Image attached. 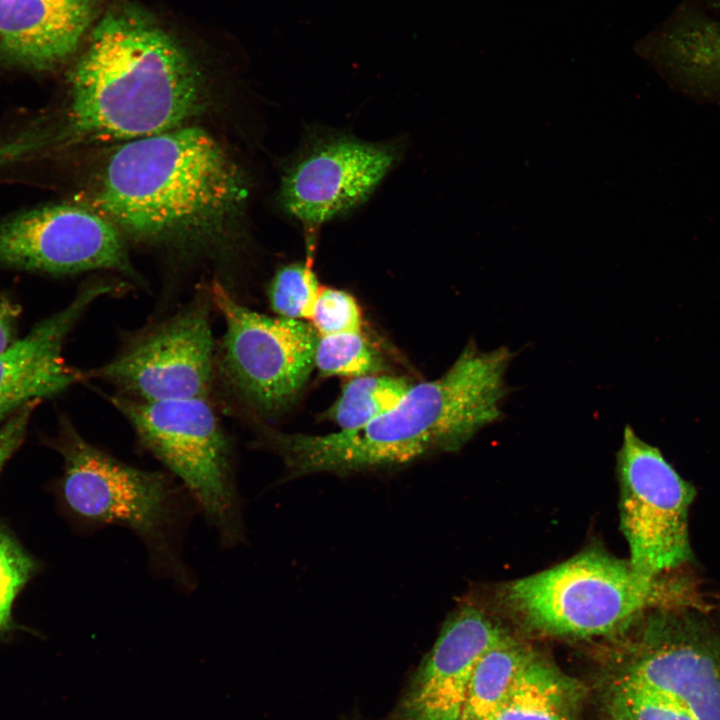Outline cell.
Masks as SVG:
<instances>
[{
	"label": "cell",
	"instance_id": "9",
	"mask_svg": "<svg viewBox=\"0 0 720 720\" xmlns=\"http://www.w3.org/2000/svg\"><path fill=\"white\" fill-rule=\"evenodd\" d=\"M616 459L620 528L629 561L651 575L673 572L692 561L688 515L695 487L630 425L624 428Z\"/></svg>",
	"mask_w": 720,
	"mask_h": 720
},
{
	"label": "cell",
	"instance_id": "25",
	"mask_svg": "<svg viewBox=\"0 0 720 720\" xmlns=\"http://www.w3.org/2000/svg\"><path fill=\"white\" fill-rule=\"evenodd\" d=\"M41 400H33L11 414L0 425V472L22 445L31 415Z\"/></svg>",
	"mask_w": 720,
	"mask_h": 720
},
{
	"label": "cell",
	"instance_id": "7",
	"mask_svg": "<svg viewBox=\"0 0 720 720\" xmlns=\"http://www.w3.org/2000/svg\"><path fill=\"white\" fill-rule=\"evenodd\" d=\"M210 293L225 321L216 353L225 388L258 419L287 412L315 368L319 334L303 320L271 317L241 305L218 283Z\"/></svg>",
	"mask_w": 720,
	"mask_h": 720
},
{
	"label": "cell",
	"instance_id": "19",
	"mask_svg": "<svg viewBox=\"0 0 720 720\" xmlns=\"http://www.w3.org/2000/svg\"><path fill=\"white\" fill-rule=\"evenodd\" d=\"M412 384L403 378L371 374L351 378L326 416L340 430L361 428L393 409Z\"/></svg>",
	"mask_w": 720,
	"mask_h": 720
},
{
	"label": "cell",
	"instance_id": "5",
	"mask_svg": "<svg viewBox=\"0 0 720 720\" xmlns=\"http://www.w3.org/2000/svg\"><path fill=\"white\" fill-rule=\"evenodd\" d=\"M502 601L529 632L576 639L624 634L653 609L705 610L689 578L644 573L600 548L512 581Z\"/></svg>",
	"mask_w": 720,
	"mask_h": 720
},
{
	"label": "cell",
	"instance_id": "16",
	"mask_svg": "<svg viewBox=\"0 0 720 720\" xmlns=\"http://www.w3.org/2000/svg\"><path fill=\"white\" fill-rule=\"evenodd\" d=\"M645 47L674 89L698 102L720 104V22L695 0L683 2Z\"/></svg>",
	"mask_w": 720,
	"mask_h": 720
},
{
	"label": "cell",
	"instance_id": "22",
	"mask_svg": "<svg viewBox=\"0 0 720 720\" xmlns=\"http://www.w3.org/2000/svg\"><path fill=\"white\" fill-rule=\"evenodd\" d=\"M320 290L311 261L282 266L268 288L271 309L277 316L290 319H311Z\"/></svg>",
	"mask_w": 720,
	"mask_h": 720
},
{
	"label": "cell",
	"instance_id": "10",
	"mask_svg": "<svg viewBox=\"0 0 720 720\" xmlns=\"http://www.w3.org/2000/svg\"><path fill=\"white\" fill-rule=\"evenodd\" d=\"M696 608H661L632 626L624 676L697 720H720V636Z\"/></svg>",
	"mask_w": 720,
	"mask_h": 720
},
{
	"label": "cell",
	"instance_id": "18",
	"mask_svg": "<svg viewBox=\"0 0 720 720\" xmlns=\"http://www.w3.org/2000/svg\"><path fill=\"white\" fill-rule=\"evenodd\" d=\"M535 651L508 632L480 658L460 720H492Z\"/></svg>",
	"mask_w": 720,
	"mask_h": 720
},
{
	"label": "cell",
	"instance_id": "13",
	"mask_svg": "<svg viewBox=\"0 0 720 720\" xmlns=\"http://www.w3.org/2000/svg\"><path fill=\"white\" fill-rule=\"evenodd\" d=\"M506 633L475 603L457 606L413 674L396 720H460L478 661Z\"/></svg>",
	"mask_w": 720,
	"mask_h": 720
},
{
	"label": "cell",
	"instance_id": "3",
	"mask_svg": "<svg viewBox=\"0 0 720 720\" xmlns=\"http://www.w3.org/2000/svg\"><path fill=\"white\" fill-rule=\"evenodd\" d=\"M243 179L216 140L178 127L127 141L109 157L93 205L117 228L147 240H200L238 213Z\"/></svg>",
	"mask_w": 720,
	"mask_h": 720
},
{
	"label": "cell",
	"instance_id": "4",
	"mask_svg": "<svg viewBox=\"0 0 720 720\" xmlns=\"http://www.w3.org/2000/svg\"><path fill=\"white\" fill-rule=\"evenodd\" d=\"M46 446L63 460L50 490L59 512L80 534L109 526L130 530L144 545L151 573L184 593L197 580L184 557V537L198 512L170 473L126 463L87 441L64 415Z\"/></svg>",
	"mask_w": 720,
	"mask_h": 720
},
{
	"label": "cell",
	"instance_id": "26",
	"mask_svg": "<svg viewBox=\"0 0 720 720\" xmlns=\"http://www.w3.org/2000/svg\"><path fill=\"white\" fill-rule=\"evenodd\" d=\"M20 306L7 297H0V351L16 339Z\"/></svg>",
	"mask_w": 720,
	"mask_h": 720
},
{
	"label": "cell",
	"instance_id": "11",
	"mask_svg": "<svg viewBox=\"0 0 720 720\" xmlns=\"http://www.w3.org/2000/svg\"><path fill=\"white\" fill-rule=\"evenodd\" d=\"M0 266L51 275L115 270L135 278L118 228L98 212L67 203L1 218Z\"/></svg>",
	"mask_w": 720,
	"mask_h": 720
},
{
	"label": "cell",
	"instance_id": "6",
	"mask_svg": "<svg viewBox=\"0 0 720 720\" xmlns=\"http://www.w3.org/2000/svg\"><path fill=\"white\" fill-rule=\"evenodd\" d=\"M140 445L187 490L220 544L245 539L242 500L231 441L207 397L141 401L107 396Z\"/></svg>",
	"mask_w": 720,
	"mask_h": 720
},
{
	"label": "cell",
	"instance_id": "17",
	"mask_svg": "<svg viewBox=\"0 0 720 720\" xmlns=\"http://www.w3.org/2000/svg\"><path fill=\"white\" fill-rule=\"evenodd\" d=\"M584 687L537 652L492 720H579Z\"/></svg>",
	"mask_w": 720,
	"mask_h": 720
},
{
	"label": "cell",
	"instance_id": "12",
	"mask_svg": "<svg viewBox=\"0 0 720 720\" xmlns=\"http://www.w3.org/2000/svg\"><path fill=\"white\" fill-rule=\"evenodd\" d=\"M399 146L350 135H311L289 162L279 202L289 216L314 228L363 203L399 158Z\"/></svg>",
	"mask_w": 720,
	"mask_h": 720
},
{
	"label": "cell",
	"instance_id": "20",
	"mask_svg": "<svg viewBox=\"0 0 720 720\" xmlns=\"http://www.w3.org/2000/svg\"><path fill=\"white\" fill-rule=\"evenodd\" d=\"M40 568L39 561L0 521V643L7 641L18 630H25L14 620L13 606Z\"/></svg>",
	"mask_w": 720,
	"mask_h": 720
},
{
	"label": "cell",
	"instance_id": "23",
	"mask_svg": "<svg viewBox=\"0 0 720 720\" xmlns=\"http://www.w3.org/2000/svg\"><path fill=\"white\" fill-rule=\"evenodd\" d=\"M608 710L613 720H697L624 675L611 688Z\"/></svg>",
	"mask_w": 720,
	"mask_h": 720
},
{
	"label": "cell",
	"instance_id": "14",
	"mask_svg": "<svg viewBox=\"0 0 720 720\" xmlns=\"http://www.w3.org/2000/svg\"><path fill=\"white\" fill-rule=\"evenodd\" d=\"M116 289L104 282L83 286L67 306L0 351V422L30 401L56 395L87 379L86 372L65 362L63 344L88 307Z\"/></svg>",
	"mask_w": 720,
	"mask_h": 720
},
{
	"label": "cell",
	"instance_id": "2",
	"mask_svg": "<svg viewBox=\"0 0 720 720\" xmlns=\"http://www.w3.org/2000/svg\"><path fill=\"white\" fill-rule=\"evenodd\" d=\"M514 357L506 346L483 351L470 340L445 373L411 385L393 409L361 428L311 435L262 426L254 445L281 458L284 481L392 469L457 451L503 417Z\"/></svg>",
	"mask_w": 720,
	"mask_h": 720
},
{
	"label": "cell",
	"instance_id": "1",
	"mask_svg": "<svg viewBox=\"0 0 720 720\" xmlns=\"http://www.w3.org/2000/svg\"><path fill=\"white\" fill-rule=\"evenodd\" d=\"M57 120L38 117L0 141L9 164L80 141L134 140L181 127L202 101L199 70L145 10L109 9L69 75Z\"/></svg>",
	"mask_w": 720,
	"mask_h": 720
},
{
	"label": "cell",
	"instance_id": "21",
	"mask_svg": "<svg viewBox=\"0 0 720 720\" xmlns=\"http://www.w3.org/2000/svg\"><path fill=\"white\" fill-rule=\"evenodd\" d=\"M315 368L322 376L359 377L385 370L381 352L361 333L320 336Z\"/></svg>",
	"mask_w": 720,
	"mask_h": 720
},
{
	"label": "cell",
	"instance_id": "27",
	"mask_svg": "<svg viewBox=\"0 0 720 720\" xmlns=\"http://www.w3.org/2000/svg\"><path fill=\"white\" fill-rule=\"evenodd\" d=\"M708 5L710 9H714L715 11H720V0H709Z\"/></svg>",
	"mask_w": 720,
	"mask_h": 720
},
{
	"label": "cell",
	"instance_id": "8",
	"mask_svg": "<svg viewBox=\"0 0 720 720\" xmlns=\"http://www.w3.org/2000/svg\"><path fill=\"white\" fill-rule=\"evenodd\" d=\"M212 305L210 290L195 296L128 337L109 362L86 372L87 379L104 380L141 401L207 397L216 374Z\"/></svg>",
	"mask_w": 720,
	"mask_h": 720
},
{
	"label": "cell",
	"instance_id": "24",
	"mask_svg": "<svg viewBox=\"0 0 720 720\" xmlns=\"http://www.w3.org/2000/svg\"><path fill=\"white\" fill-rule=\"evenodd\" d=\"M312 326L319 336L361 333L363 318L355 298L348 292L320 287L313 309Z\"/></svg>",
	"mask_w": 720,
	"mask_h": 720
},
{
	"label": "cell",
	"instance_id": "15",
	"mask_svg": "<svg viewBox=\"0 0 720 720\" xmlns=\"http://www.w3.org/2000/svg\"><path fill=\"white\" fill-rule=\"evenodd\" d=\"M99 0H0V62L47 71L71 56Z\"/></svg>",
	"mask_w": 720,
	"mask_h": 720
}]
</instances>
